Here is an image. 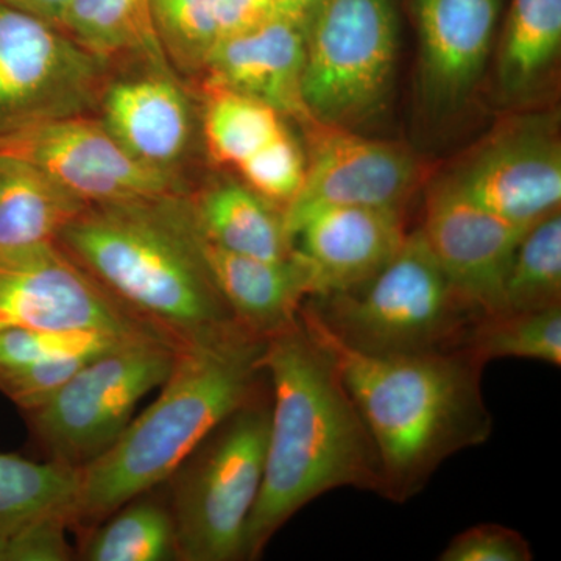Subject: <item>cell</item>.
Instances as JSON below:
<instances>
[{
	"instance_id": "cell-1",
	"label": "cell",
	"mask_w": 561,
	"mask_h": 561,
	"mask_svg": "<svg viewBox=\"0 0 561 561\" xmlns=\"http://www.w3.org/2000/svg\"><path fill=\"white\" fill-rule=\"evenodd\" d=\"M271 423L260 496L243 560H260L272 538L317 497L339 489L378 494L381 465L341 373L298 319L267 339L262 356Z\"/></svg>"
},
{
	"instance_id": "cell-2",
	"label": "cell",
	"mask_w": 561,
	"mask_h": 561,
	"mask_svg": "<svg viewBox=\"0 0 561 561\" xmlns=\"http://www.w3.org/2000/svg\"><path fill=\"white\" fill-rule=\"evenodd\" d=\"M300 320L334 360L370 432L383 500L411 501L446 460L493 434L482 391L485 364L470 351L373 356L339 341L306 302Z\"/></svg>"
},
{
	"instance_id": "cell-3",
	"label": "cell",
	"mask_w": 561,
	"mask_h": 561,
	"mask_svg": "<svg viewBox=\"0 0 561 561\" xmlns=\"http://www.w3.org/2000/svg\"><path fill=\"white\" fill-rule=\"evenodd\" d=\"M265 339L234 323L181 343L160 394L87 467L70 530L84 534L125 502L164 485L217 426L267 389Z\"/></svg>"
},
{
	"instance_id": "cell-4",
	"label": "cell",
	"mask_w": 561,
	"mask_h": 561,
	"mask_svg": "<svg viewBox=\"0 0 561 561\" xmlns=\"http://www.w3.org/2000/svg\"><path fill=\"white\" fill-rule=\"evenodd\" d=\"M57 243L176 345L236 323L210 278L187 192L87 205Z\"/></svg>"
},
{
	"instance_id": "cell-5",
	"label": "cell",
	"mask_w": 561,
	"mask_h": 561,
	"mask_svg": "<svg viewBox=\"0 0 561 561\" xmlns=\"http://www.w3.org/2000/svg\"><path fill=\"white\" fill-rule=\"evenodd\" d=\"M305 302L339 341L373 356L465 350L486 317L453 286L420 228L367 283Z\"/></svg>"
},
{
	"instance_id": "cell-6",
	"label": "cell",
	"mask_w": 561,
	"mask_h": 561,
	"mask_svg": "<svg viewBox=\"0 0 561 561\" xmlns=\"http://www.w3.org/2000/svg\"><path fill=\"white\" fill-rule=\"evenodd\" d=\"M271 389L221 421L165 482L179 561H243L262 485Z\"/></svg>"
},
{
	"instance_id": "cell-7",
	"label": "cell",
	"mask_w": 561,
	"mask_h": 561,
	"mask_svg": "<svg viewBox=\"0 0 561 561\" xmlns=\"http://www.w3.org/2000/svg\"><path fill=\"white\" fill-rule=\"evenodd\" d=\"M305 54L309 122L351 130L371 119L397 66L394 0H320L305 27Z\"/></svg>"
},
{
	"instance_id": "cell-8",
	"label": "cell",
	"mask_w": 561,
	"mask_h": 561,
	"mask_svg": "<svg viewBox=\"0 0 561 561\" xmlns=\"http://www.w3.org/2000/svg\"><path fill=\"white\" fill-rule=\"evenodd\" d=\"M179 345L147 335L88 360L49 401L25 412L46 460L83 468L108 451L136 408L171 373Z\"/></svg>"
},
{
	"instance_id": "cell-9",
	"label": "cell",
	"mask_w": 561,
	"mask_h": 561,
	"mask_svg": "<svg viewBox=\"0 0 561 561\" xmlns=\"http://www.w3.org/2000/svg\"><path fill=\"white\" fill-rule=\"evenodd\" d=\"M111 62L57 25L0 0V142L22 131L98 113Z\"/></svg>"
},
{
	"instance_id": "cell-10",
	"label": "cell",
	"mask_w": 561,
	"mask_h": 561,
	"mask_svg": "<svg viewBox=\"0 0 561 561\" xmlns=\"http://www.w3.org/2000/svg\"><path fill=\"white\" fill-rule=\"evenodd\" d=\"M9 330L165 337L114 300L57 242L0 250V332Z\"/></svg>"
},
{
	"instance_id": "cell-11",
	"label": "cell",
	"mask_w": 561,
	"mask_h": 561,
	"mask_svg": "<svg viewBox=\"0 0 561 561\" xmlns=\"http://www.w3.org/2000/svg\"><path fill=\"white\" fill-rule=\"evenodd\" d=\"M0 153L35 165L84 205L186 194L183 180L140 164L95 114L65 117L0 142Z\"/></svg>"
},
{
	"instance_id": "cell-12",
	"label": "cell",
	"mask_w": 561,
	"mask_h": 561,
	"mask_svg": "<svg viewBox=\"0 0 561 561\" xmlns=\"http://www.w3.org/2000/svg\"><path fill=\"white\" fill-rule=\"evenodd\" d=\"M449 181L501 219L530 228L560 210L561 142L556 122L527 117L501 128Z\"/></svg>"
},
{
	"instance_id": "cell-13",
	"label": "cell",
	"mask_w": 561,
	"mask_h": 561,
	"mask_svg": "<svg viewBox=\"0 0 561 561\" xmlns=\"http://www.w3.org/2000/svg\"><path fill=\"white\" fill-rule=\"evenodd\" d=\"M111 72L95 116L140 164L183 180L198 119L187 88L168 62L124 61Z\"/></svg>"
},
{
	"instance_id": "cell-14",
	"label": "cell",
	"mask_w": 561,
	"mask_h": 561,
	"mask_svg": "<svg viewBox=\"0 0 561 561\" xmlns=\"http://www.w3.org/2000/svg\"><path fill=\"white\" fill-rule=\"evenodd\" d=\"M309 298L359 287L394 256L408 231L402 210L317 206L284 216Z\"/></svg>"
},
{
	"instance_id": "cell-15",
	"label": "cell",
	"mask_w": 561,
	"mask_h": 561,
	"mask_svg": "<svg viewBox=\"0 0 561 561\" xmlns=\"http://www.w3.org/2000/svg\"><path fill=\"white\" fill-rule=\"evenodd\" d=\"M527 230L470 201L449 179L432 187L420 227L453 286L485 316L505 312V275Z\"/></svg>"
},
{
	"instance_id": "cell-16",
	"label": "cell",
	"mask_w": 561,
	"mask_h": 561,
	"mask_svg": "<svg viewBox=\"0 0 561 561\" xmlns=\"http://www.w3.org/2000/svg\"><path fill=\"white\" fill-rule=\"evenodd\" d=\"M309 125L313 133L305 183L284 216L332 205L401 210L420 180L411 151L348 128Z\"/></svg>"
},
{
	"instance_id": "cell-17",
	"label": "cell",
	"mask_w": 561,
	"mask_h": 561,
	"mask_svg": "<svg viewBox=\"0 0 561 561\" xmlns=\"http://www.w3.org/2000/svg\"><path fill=\"white\" fill-rule=\"evenodd\" d=\"M501 0H413L420 44V94L434 114L454 113L482 79Z\"/></svg>"
},
{
	"instance_id": "cell-18",
	"label": "cell",
	"mask_w": 561,
	"mask_h": 561,
	"mask_svg": "<svg viewBox=\"0 0 561 561\" xmlns=\"http://www.w3.org/2000/svg\"><path fill=\"white\" fill-rule=\"evenodd\" d=\"M305 32L286 18H272L217 41L202 76L205 90L236 92L306 121L302 102Z\"/></svg>"
},
{
	"instance_id": "cell-19",
	"label": "cell",
	"mask_w": 561,
	"mask_h": 561,
	"mask_svg": "<svg viewBox=\"0 0 561 561\" xmlns=\"http://www.w3.org/2000/svg\"><path fill=\"white\" fill-rule=\"evenodd\" d=\"M201 245L221 300L243 330L267 341L297 323L309 287L294 251L283 261L243 256L214 245L202 232Z\"/></svg>"
},
{
	"instance_id": "cell-20",
	"label": "cell",
	"mask_w": 561,
	"mask_h": 561,
	"mask_svg": "<svg viewBox=\"0 0 561 561\" xmlns=\"http://www.w3.org/2000/svg\"><path fill=\"white\" fill-rule=\"evenodd\" d=\"M187 198L198 231L214 245L267 261L291 256L284 210L242 181H210L194 195L187 192Z\"/></svg>"
},
{
	"instance_id": "cell-21",
	"label": "cell",
	"mask_w": 561,
	"mask_h": 561,
	"mask_svg": "<svg viewBox=\"0 0 561 561\" xmlns=\"http://www.w3.org/2000/svg\"><path fill=\"white\" fill-rule=\"evenodd\" d=\"M84 206L35 165L0 153V250L57 242Z\"/></svg>"
},
{
	"instance_id": "cell-22",
	"label": "cell",
	"mask_w": 561,
	"mask_h": 561,
	"mask_svg": "<svg viewBox=\"0 0 561 561\" xmlns=\"http://www.w3.org/2000/svg\"><path fill=\"white\" fill-rule=\"evenodd\" d=\"M560 51L561 0H512L497 51L502 98H530L552 73Z\"/></svg>"
},
{
	"instance_id": "cell-23",
	"label": "cell",
	"mask_w": 561,
	"mask_h": 561,
	"mask_svg": "<svg viewBox=\"0 0 561 561\" xmlns=\"http://www.w3.org/2000/svg\"><path fill=\"white\" fill-rule=\"evenodd\" d=\"M160 486L125 502L81 534L76 559L83 561H179L169 493Z\"/></svg>"
},
{
	"instance_id": "cell-24",
	"label": "cell",
	"mask_w": 561,
	"mask_h": 561,
	"mask_svg": "<svg viewBox=\"0 0 561 561\" xmlns=\"http://www.w3.org/2000/svg\"><path fill=\"white\" fill-rule=\"evenodd\" d=\"M61 28L84 50L117 61L168 62L150 0H69Z\"/></svg>"
},
{
	"instance_id": "cell-25",
	"label": "cell",
	"mask_w": 561,
	"mask_h": 561,
	"mask_svg": "<svg viewBox=\"0 0 561 561\" xmlns=\"http://www.w3.org/2000/svg\"><path fill=\"white\" fill-rule=\"evenodd\" d=\"M80 468L0 453V538L49 518H72Z\"/></svg>"
},
{
	"instance_id": "cell-26",
	"label": "cell",
	"mask_w": 561,
	"mask_h": 561,
	"mask_svg": "<svg viewBox=\"0 0 561 561\" xmlns=\"http://www.w3.org/2000/svg\"><path fill=\"white\" fill-rule=\"evenodd\" d=\"M202 135L214 162L236 172L239 165L287 130L283 114L245 95L205 90Z\"/></svg>"
},
{
	"instance_id": "cell-27",
	"label": "cell",
	"mask_w": 561,
	"mask_h": 561,
	"mask_svg": "<svg viewBox=\"0 0 561 561\" xmlns=\"http://www.w3.org/2000/svg\"><path fill=\"white\" fill-rule=\"evenodd\" d=\"M557 306H561L560 210L524 232L504 283L505 312H538Z\"/></svg>"
},
{
	"instance_id": "cell-28",
	"label": "cell",
	"mask_w": 561,
	"mask_h": 561,
	"mask_svg": "<svg viewBox=\"0 0 561 561\" xmlns=\"http://www.w3.org/2000/svg\"><path fill=\"white\" fill-rule=\"evenodd\" d=\"M465 350L485 365L496 359H527L560 368L561 306L486 316L472 331Z\"/></svg>"
},
{
	"instance_id": "cell-29",
	"label": "cell",
	"mask_w": 561,
	"mask_h": 561,
	"mask_svg": "<svg viewBox=\"0 0 561 561\" xmlns=\"http://www.w3.org/2000/svg\"><path fill=\"white\" fill-rule=\"evenodd\" d=\"M154 31L179 76H202L219 41L216 0H150Z\"/></svg>"
},
{
	"instance_id": "cell-30",
	"label": "cell",
	"mask_w": 561,
	"mask_h": 561,
	"mask_svg": "<svg viewBox=\"0 0 561 561\" xmlns=\"http://www.w3.org/2000/svg\"><path fill=\"white\" fill-rule=\"evenodd\" d=\"M139 337H147V335L99 331H2L0 332V370H11V368L25 367L43 360L57 359V357H94Z\"/></svg>"
},
{
	"instance_id": "cell-31",
	"label": "cell",
	"mask_w": 561,
	"mask_h": 561,
	"mask_svg": "<svg viewBox=\"0 0 561 561\" xmlns=\"http://www.w3.org/2000/svg\"><path fill=\"white\" fill-rule=\"evenodd\" d=\"M306 164L300 144L286 130L239 165L236 173L250 190L284 210L305 183Z\"/></svg>"
},
{
	"instance_id": "cell-32",
	"label": "cell",
	"mask_w": 561,
	"mask_h": 561,
	"mask_svg": "<svg viewBox=\"0 0 561 561\" xmlns=\"http://www.w3.org/2000/svg\"><path fill=\"white\" fill-rule=\"evenodd\" d=\"M90 359L92 357H57L25 367L0 370V393L5 394L24 413L35 411L49 401Z\"/></svg>"
},
{
	"instance_id": "cell-33",
	"label": "cell",
	"mask_w": 561,
	"mask_h": 561,
	"mask_svg": "<svg viewBox=\"0 0 561 561\" xmlns=\"http://www.w3.org/2000/svg\"><path fill=\"white\" fill-rule=\"evenodd\" d=\"M530 542L518 530L483 523L457 534L443 549L442 561H530Z\"/></svg>"
},
{
	"instance_id": "cell-34",
	"label": "cell",
	"mask_w": 561,
	"mask_h": 561,
	"mask_svg": "<svg viewBox=\"0 0 561 561\" xmlns=\"http://www.w3.org/2000/svg\"><path fill=\"white\" fill-rule=\"evenodd\" d=\"M68 519L49 518L0 538V561H70L76 559L66 534Z\"/></svg>"
},
{
	"instance_id": "cell-35",
	"label": "cell",
	"mask_w": 561,
	"mask_h": 561,
	"mask_svg": "<svg viewBox=\"0 0 561 561\" xmlns=\"http://www.w3.org/2000/svg\"><path fill=\"white\" fill-rule=\"evenodd\" d=\"M219 39L247 31L275 14L273 0H216Z\"/></svg>"
},
{
	"instance_id": "cell-36",
	"label": "cell",
	"mask_w": 561,
	"mask_h": 561,
	"mask_svg": "<svg viewBox=\"0 0 561 561\" xmlns=\"http://www.w3.org/2000/svg\"><path fill=\"white\" fill-rule=\"evenodd\" d=\"M3 2L60 28L62 16L69 5V0H3Z\"/></svg>"
},
{
	"instance_id": "cell-37",
	"label": "cell",
	"mask_w": 561,
	"mask_h": 561,
	"mask_svg": "<svg viewBox=\"0 0 561 561\" xmlns=\"http://www.w3.org/2000/svg\"><path fill=\"white\" fill-rule=\"evenodd\" d=\"M319 2L320 0H273V7H275V14L295 22L305 32L306 24Z\"/></svg>"
}]
</instances>
